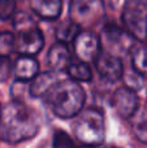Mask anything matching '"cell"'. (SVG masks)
I'll use <instances>...</instances> for the list:
<instances>
[{"label":"cell","mask_w":147,"mask_h":148,"mask_svg":"<svg viewBox=\"0 0 147 148\" xmlns=\"http://www.w3.org/2000/svg\"><path fill=\"white\" fill-rule=\"evenodd\" d=\"M100 48V38L91 30H81L73 42V52L77 56V60L83 62L95 61L102 52Z\"/></svg>","instance_id":"cell-7"},{"label":"cell","mask_w":147,"mask_h":148,"mask_svg":"<svg viewBox=\"0 0 147 148\" xmlns=\"http://www.w3.org/2000/svg\"><path fill=\"white\" fill-rule=\"evenodd\" d=\"M132 59V66L138 74L147 77V44L143 42H137L129 53Z\"/></svg>","instance_id":"cell-16"},{"label":"cell","mask_w":147,"mask_h":148,"mask_svg":"<svg viewBox=\"0 0 147 148\" xmlns=\"http://www.w3.org/2000/svg\"><path fill=\"white\" fill-rule=\"evenodd\" d=\"M126 3V0H104L106 7L111 8V9H122Z\"/></svg>","instance_id":"cell-24"},{"label":"cell","mask_w":147,"mask_h":148,"mask_svg":"<svg viewBox=\"0 0 147 148\" xmlns=\"http://www.w3.org/2000/svg\"><path fill=\"white\" fill-rule=\"evenodd\" d=\"M0 113H1V108H0Z\"/></svg>","instance_id":"cell-25"},{"label":"cell","mask_w":147,"mask_h":148,"mask_svg":"<svg viewBox=\"0 0 147 148\" xmlns=\"http://www.w3.org/2000/svg\"><path fill=\"white\" fill-rule=\"evenodd\" d=\"M95 69L98 72L99 77L104 82L109 83H116L124 77V65L120 57L113 56L106 51H102L98 55V57L94 61Z\"/></svg>","instance_id":"cell-8"},{"label":"cell","mask_w":147,"mask_h":148,"mask_svg":"<svg viewBox=\"0 0 147 148\" xmlns=\"http://www.w3.org/2000/svg\"><path fill=\"white\" fill-rule=\"evenodd\" d=\"M16 81L31 82L39 74V62L31 56H20L13 65Z\"/></svg>","instance_id":"cell-13"},{"label":"cell","mask_w":147,"mask_h":148,"mask_svg":"<svg viewBox=\"0 0 147 148\" xmlns=\"http://www.w3.org/2000/svg\"><path fill=\"white\" fill-rule=\"evenodd\" d=\"M80 26L76 25L69 18V20L64 21L61 25H59V27L56 29V39L60 43H73L77 35L80 34Z\"/></svg>","instance_id":"cell-18"},{"label":"cell","mask_w":147,"mask_h":148,"mask_svg":"<svg viewBox=\"0 0 147 148\" xmlns=\"http://www.w3.org/2000/svg\"><path fill=\"white\" fill-rule=\"evenodd\" d=\"M47 105L60 118H74L83 110L86 94L78 82L61 78L44 96Z\"/></svg>","instance_id":"cell-2"},{"label":"cell","mask_w":147,"mask_h":148,"mask_svg":"<svg viewBox=\"0 0 147 148\" xmlns=\"http://www.w3.org/2000/svg\"><path fill=\"white\" fill-rule=\"evenodd\" d=\"M47 61H48L51 70H55V72L59 73L64 72V70L67 72L69 65L73 61L72 53H70L68 44L56 42L54 46H51L48 55H47Z\"/></svg>","instance_id":"cell-11"},{"label":"cell","mask_w":147,"mask_h":148,"mask_svg":"<svg viewBox=\"0 0 147 148\" xmlns=\"http://www.w3.org/2000/svg\"><path fill=\"white\" fill-rule=\"evenodd\" d=\"M12 72V64L8 57H0V83L7 81Z\"/></svg>","instance_id":"cell-23"},{"label":"cell","mask_w":147,"mask_h":148,"mask_svg":"<svg viewBox=\"0 0 147 148\" xmlns=\"http://www.w3.org/2000/svg\"><path fill=\"white\" fill-rule=\"evenodd\" d=\"M16 52V35L10 31L0 33V57H8Z\"/></svg>","instance_id":"cell-20"},{"label":"cell","mask_w":147,"mask_h":148,"mask_svg":"<svg viewBox=\"0 0 147 148\" xmlns=\"http://www.w3.org/2000/svg\"><path fill=\"white\" fill-rule=\"evenodd\" d=\"M122 79H124L125 82V86L129 87V88L134 90V91H137V90H141L143 87V84H145V77H142L141 74H138L135 72L134 69H132V72H124V77H122Z\"/></svg>","instance_id":"cell-21"},{"label":"cell","mask_w":147,"mask_h":148,"mask_svg":"<svg viewBox=\"0 0 147 148\" xmlns=\"http://www.w3.org/2000/svg\"><path fill=\"white\" fill-rule=\"evenodd\" d=\"M14 1H16V0H14Z\"/></svg>","instance_id":"cell-26"},{"label":"cell","mask_w":147,"mask_h":148,"mask_svg":"<svg viewBox=\"0 0 147 148\" xmlns=\"http://www.w3.org/2000/svg\"><path fill=\"white\" fill-rule=\"evenodd\" d=\"M60 79H61V73L55 72V70L39 73L29 84V94L31 97H35V99L44 97L49 88Z\"/></svg>","instance_id":"cell-12"},{"label":"cell","mask_w":147,"mask_h":148,"mask_svg":"<svg viewBox=\"0 0 147 148\" xmlns=\"http://www.w3.org/2000/svg\"><path fill=\"white\" fill-rule=\"evenodd\" d=\"M44 46V36L39 27L18 33L16 36V52L21 56H35Z\"/></svg>","instance_id":"cell-10"},{"label":"cell","mask_w":147,"mask_h":148,"mask_svg":"<svg viewBox=\"0 0 147 148\" xmlns=\"http://www.w3.org/2000/svg\"><path fill=\"white\" fill-rule=\"evenodd\" d=\"M130 127L139 142L147 144V104L139 105L138 110L130 118Z\"/></svg>","instance_id":"cell-15"},{"label":"cell","mask_w":147,"mask_h":148,"mask_svg":"<svg viewBox=\"0 0 147 148\" xmlns=\"http://www.w3.org/2000/svg\"><path fill=\"white\" fill-rule=\"evenodd\" d=\"M31 10L47 21L56 20L63 10V0H30Z\"/></svg>","instance_id":"cell-14"},{"label":"cell","mask_w":147,"mask_h":148,"mask_svg":"<svg viewBox=\"0 0 147 148\" xmlns=\"http://www.w3.org/2000/svg\"><path fill=\"white\" fill-rule=\"evenodd\" d=\"M70 79L78 82H90L93 79V70H91L89 62H83L81 60H73L67 70Z\"/></svg>","instance_id":"cell-17"},{"label":"cell","mask_w":147,"mask_h":148,"mask_svg":"<svg viewBox=\"0 0 147 148\" xmlns=\"http://www.w3.org/2000/svg\"><path fill=\"white\" fill-rule=\"evenodd\" d=\"M104 0H72L69 5L70 20L82 30L95 27L104 18Z\"/></svg>","instance_id":"cell-4"},{"label":"cell","mask_w":147,"mask_h":148,"mask_svg":"<svg viewBox=\"0 0 147 148\" xmlns=\"http://www.w3.org/2000/svg\"><path fill=\"white\" fill-rule=\"evenodd\" d=\"M74 138L86 148L100 147L106 138L104 116L96 108H86L73 121Z\"/></svg>","instance_id":"cell-3"},{"label":"cell","mask_w":147,"mask_h":148,"mask_svg":"<svg viewBox=\"0 0 147 148\" xmlns=\"http://www.w3.org/2000/svg\"><path fill=\"white\" fill-rule=\"evenodd\" d=\"M99 38L104 51L117 57L129 55L133 46L137 43V40L125 29H121L116 23L104 25Z\"/></svg>","instance_id":"cell-6"},{"label":"cell","mask_w":147,"mask_h":148,"mask_svg":"<svg viewBox=\"0 0 147 148\" xmlns=\"http://www.w3.org/2000/svg\"><path fill=\"white\" fill-rule=\"evenodd\" d=\"M16 1L14 0H0V20L5 21L13 18L16 14Z\"/></svg>","instance_id":"cell-22"},{"label":"cell","mask_w":147,"mask_h":148,"mask_svg":"<svg viewBox=\"0 0 147 148\" xmlns=\"http://www.w3.org/2000/svg\"><path fill=\"white\" fill-rule=\"evenodd\" d=\"M13 27L18 34L38 27V23H36V21L34 20L31 14H29L26 12H18L13 16Z\"/></svg>","instance_id":"cell-19"},{"label":"cell","mask_w":147,"mask_h":148,"mask_svg":"<svg viewBox=\"0 0 147 148\" xmlns=\"http://www.w3.org/2000/svg\"><path fill=\"white\" fill-rule=\"evenodd\" d=\"M41 129L38 113L23 101L8 103L0 113V140L18 144L33 139Z\"/></svg>","instance_id":"cell-1"},{"label":"cell","mask_w":147,"mask_h":148,"mask_svg":"<svg viewBox=\"0 0 147 148\" xmlns=\"http://www.w3.org/2000/svg\"><path fill=\"white\" fill-rule=\"evenodd\" d=\"M112 107L117 112V114L122 118L130 120L139 108V97L137 91L124 86L117 88L112 95Z\"/></svg>","instance_id":"cell-9"},{"label":"cell","mask_w":147,"mask_h":148,"mask_svg":"<svg viewBox=\"0 0 147 148\" xmlns=\"http://www.w3.org/2000/svg\"><path fill=\"white\" fill-rule=\"evenodd\" d=\"M124 29L137 42L147 39V0H126L121 13Z\"/></svg>","instance_id":"cell-5"}]
</instances>
